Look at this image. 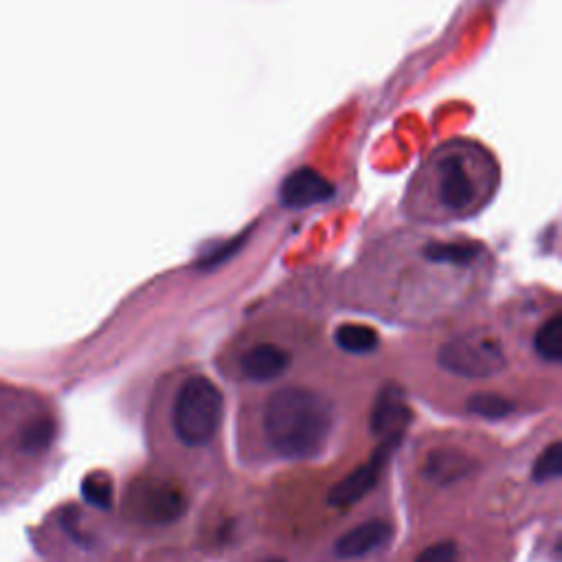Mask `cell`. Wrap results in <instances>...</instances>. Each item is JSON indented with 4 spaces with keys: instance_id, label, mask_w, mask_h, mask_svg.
<instances>
[{
    "instance_id": "cell-3",
    "label": "cell",
    "mask_w": 562,
    "mask_h": 562,
    "mask_svg": "<svg viewBox=\"0 0 562 562\" xmlns=\"http://www.w3.org/2000/svg\"><path fill=\"white\" fill-rule=\"evenodd\" d=\"M224 415V398L216 382L191 376L178 389L172 424L178 440L187 446H205L216 437Z\"/></svg>"
},
{
    "instance_id": "cell-4",
    "label": "cell",
    "mask_w": 562,
    "mask_h": 562,
    "mask_svg": "<svg viewBox=\"0 0 562 562\" xmlns=\"http://www.w3.org/2000/svg\"><path fill=\"white\" fill-rule=\"evenodd\" d=\"M437 363L448 374L468 380H486L505 372L508 356L497 336L486 330H468L440 347Z\"/></svg>"
},
{
    "instance_id": "cell-9",
    "label": "cell",
    "mask_w": 562,
    "mask_h": 562,
    "mask_svg": "<svg viewBox=\"0 0 562 562\" xmlns=\"http://www.w3.org/2000/svg\"><path fill=\"white\" fill-rule=\"evenodd\" d=\"M411 420V411L404 400V391L398 385H385L378 393L376 404L372 409L369 426L376 435H393L402 433L404 424Z\"/></svg>"
},
{
    "instance_id": "cell-16",
    "label": "cell",
    "mask_w": 562,
    "mask_h": 562,
    "mask_svg": "<svg viewBox=\"0 0 562 562\" xmlns=\"http://www.w3.org/2000/svg\"><path fill=\"white\" fill-rule=\"evenodd\" d=\"M466 409L468 413L477 415V418L497 422L512 415L514 404L508 398L499 396V393H475V396H470Z\"/></svg>"
},
{
    "instance_id": "cell-8",
    "label": "cell",
    "mask_w": 562,
    "mask_h": 562,
    "mask_svg": "<svg viewBox=\"0 0 562 562\" xmlns=\"http://www.w3.org/2000/svg\"><path fill=\"white\" fill-rule=\"evenodd\" d=\"M393 536L391 523L374 519L365 521L361 525L352 527L350 532H345L334 545V554L341 560H352V558H363L374 554L376 549L385 547Z\"/></svg>"
},
{
    "instance_id": "cell-13",
    "label": "cell",
    "mask_w": 562,
    "mask_h": 562,
    "mask_svg": "<svg viewBox=\"0 0 562 562\" xmlns=\"http://www.w3.org/2000/svg\"><path fill=\"white\" fill-rule=\"evenodd\" d=\"M334 341L347 354H369L378 347L380 336L374 328H369V325L345 323L334 332Z\"/></svg>"
},
{
    "instance_id": "cell-6",
    "label": "cell",
    "mask_w": 562,
    "mask_h": 562,
    "mask_svg": "<svg viewBox=\"0 0 562 562\" xmlns=\"http://www.w3.org/2000/svg\"><path fill=\"white\" fill-rule=\"evenodd\" d=\"M400 442H402V433L387 435L385 442L376 448V453L372 455V459H369L367 464L354 470L352 475H347L339 483V486H334L330 490V497H328L330 505H334V508H350V505L361 501L365 494L376 486L382 468L387 466V462L391 459V455L396 453Z\"/></svg>"
},
{
    "instance_id": "cell-14",
    "label": "cell",
    "mask_w": 562,
    "mask_h": 562,
    "mask_svg": "<svg viewBox=\"0 0 562 562\" xmlns=\"http://www.w3.org/2000/svg\"><path fill=\"white\" fill-rule=\"evenodd\" d=\"M55 440V420L49 415L31 420L20 433V451L27 455H42L49 451V446Z\"/></svg>"
},
{
    "instance_id": "cell-11",
    "label": "cell",
    "mask_w": 562,
    "mask_h": 562,
    "mask_svg": "<svg viewBox=\"0 0 562 562\" xmlns=\"http://www.w3.org/2000/svg\"><path fill=\"white\" fill-rule=\"evenodd\" d=\"M290 365V354L279 345H257L242 358V372L251 380H275Z\"/></svg>"
},
{
    "instance_id": "cell-21",
    "label": "cell",
    "mask_w": 562,
    "mask_h": 562,
    "mask_svg": "<svg viewBox=\"0 0 562 562\" xmlns=\"http://www.w3.org/2000/svg\"><path fill=\"white\" fill-rule=\"evenodd\" d=\"M260 562H286V560L284 558H277V556H271V558H264Z\"/></svg>"
},
{
    "instance_id": "cell-20",
    "label": "cell",
    "mask_w": 562,
    "mask_h": 562,
    "mask_svg": "<svg viewBox=\"0 0 562 562\" xmlns=\"http://www.w3.org/2000/svg\"><path fill=\"white\" fill-rule=\"evenodd\" d=\"M60 523H62V527L66 530V534H69L77 545H82V547L91 545V538H86V534L82 532V527H80V512H77L75 508L66 510V512L62 514Z\"/></svg>"
},
{
    "instance_id": "cell-17",
    "label": "cell",
    "mask_w": 562,
    "mask_h": 562,
    "mask_svg": "<svg viewBox=\"0 0 562 562\" xmlns=\"http://www.w3.org/2000/svg\"><path fill=\"white\" fill-rule=\"evenodd\" d=\"M82 497L86 499V503H91L93 508L110 510L112 497H115V488H112V481L106 475L93 472V475H88L82 483Z\"/></svg>"
},
{
    "instance_id": "cell-10",
    "label": "cell",
    "mask_w": 562,
    "mask_h": 562,
    "mask_svg": "<svg viewBox=\"0 0 562 562\" xmlns=\"http://www.w3.org/2000/svg\"><path fill=\"white\" fill-rule=\"evenodd\" d=\"M475 459L457 448H435L424 459V477L440 486H451L475 472Z\"/></svg>"
},
{
    "instance_id": "cell-1",
    "label": "cell",
    "mask_w": 562,
    "mask_h": 562,
    "mask_svg": "<svg viewBox=\"0 0 562 562\" xmlns=\"http://www.w3.org/2000/svg\"><path fill=\"white\" fill-rule=\"evenodd\" d=\"M264 435L286 459L319 457L334 433V407L308 387H281L264 404Z\"/></svg>"
},
{
    "instance_id": "cell-5",
    "label": "cell",
    "mask_w": 562,
    "mask_h": 562,
    "mask_svg": "<svg viewBox=\"0 0 562 562\" xmlns=\"http://www.w3.org/2000/svg\"><path fill=\"white\" fill-rule=\"evenodd\" d=\"M128 508L143 523L172 525L187 512V497L174 481L139 479L130 488Z\"/></svg>"
},
{
    "instance_id": "cell-7",
    "label": "cell",
    "mask_w": 562,
    "mask_h": 562,
    "mask_svg": "<svg viewBox=\"0 0 562 562\" xmlns=\"http://www.w3.org/2000/svg\"><path fill=\"white\" fill-rule=\"evenodd\" d=\"M334 196V185L323 178L312 167H299L279 187V198L290 209H303L330 200Z\"/></svg>"
},
{
    "instance_id": "cell-19",
    "label": "cell",
    "mask_w": 562,
    "mask_h": 562,
    "mask_svg": "<svg viewBox=\"0 0 562 562\" xmlns=\"http://www.w3.org/2000/svg\"><path fill=\"white\" fill-rule=\"evenodd\" d=\"M415 562H457V545L453 541H440L424 549Z\"/></svg>"
},
{
    "instance_id": "cell-2",
    "label": "cell",
    "mask_w": 562,
    "mask_h": 562,
    "mask_svg": "<svg viewBox=\"0 0 562 562\" xmlns=\"http://www.w3.org/2000/svg\"><path fill=\"white\" fill-rule=\"evenodd\" d=\"M437 205L453 216H466L488 194L494 176V161L477 143H446L426 163Z\"/></svg>"
},
{
    "instance_id": "cell-18",
    "label": "cell",
    "mask_w": 562,
    "mask_h": 562,
    "mask_svg": "<svg viewBox=\"0 0 562 562\" xmlns=\"http://www.w3.org/2000/svg\"><path fill=\"white\" fill-rule=\"evenodd\" d=\"M560 472H562V446L560 442H554L538 455L532 477L538 483H547V481H556L560 477Z\"/></svg>"
},
{
    "instance_id": "cell-15",
    "label": "cell",
    "mask_w": 562,
    "mask_h": 562,
    "mask_svg": "<svg viewBox=\"0 0 562 562\" xmlns=\"http://www.w3.org/2000/svg\"><path fill=\"white\" fill-rule=\"evenodd\" d=\"M536 352L545 363H560L562 361V319L554 314L552 319H547L536 332Z\"/></svg>"
},
{
    "instance_id": "cell-12",
    "label": "cell",
    "mask_w": 562,
    "mask_h": 562,
    "mask_svg": "<svg viewBox=\"0 0 562 562\" xmlns=\"http://www.w3.org/2000/svg\"><path fill=\"white\" fill-rule=\"evenodd\" d=\"M481 249L472 242H431L424 246V257L433 264H453L466 266L475 262Z\"/></svg>"
}]
</instances>
